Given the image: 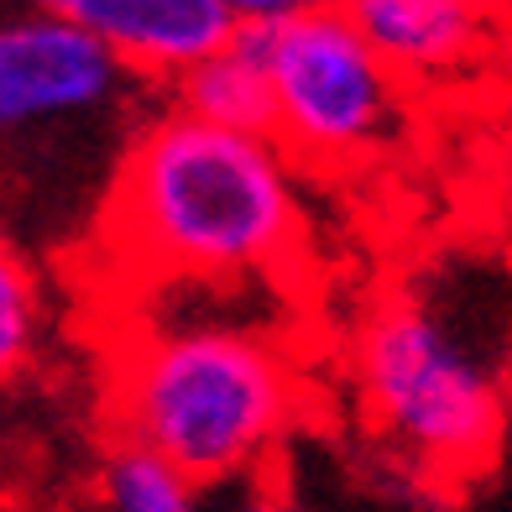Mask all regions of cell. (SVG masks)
<instances>
[{
	"instance_id": "cell-5",
	"label": "cell",
	"mask_w": 512,
	"mask_h": 512,
	"mask_svg": "<svg viewBox=\"0 0 512 512\" xmlns=\"http://www.w3.org/2000/svg\"><path fill=\"white\" fill-rule=\"evenodd\" d=\"M272 136L293 157L351 162L377 152L403 115V74L392 68L345 6H319L267 21Z\"/></svg>"
},
{
	"instance_id": "cell-12",
	"label": "cell",
	"mask_w": 512,
	"mask_h": 512,
	"mask_svg": "<svg viewBox=\"0 0 512 512\" xmlns=\"http://www.w3.org/2000/svg\"><path fill=\"white\" fill-rule=\"evenodd\" d=\"M502 37H507V53H512V0H502Z\"/></svg>"
},
{
	"instance_id": "cell-10",
	"label": "cell",
	"mask_w": 512,
	"mask_h": 512,
	"mask_svg": "<svg viewBox=\"0 0 512 512\" xmlns=\"http://www.w3.org/2000/svg\"><path fill=\"white\" fill-rule=\"evenodd\" d=\"M42 340V288L32 262L0 236V387L32 366Z\"/></svg>"
},
{
	"instance_id": "cell-4",
	"label": "cell",
	"mask_w": 512,
	"mask_h": 512,
	"mask_svg": "<svg viewBox=\"0 0 512 512\" xmlns=\"http://www.w3.org/2000/svg\"><path fill=\"white\" fill-rule=\"evenodd\" d=\"M476 324L445 293H403L361 330L366 418L424 476H476L497 450L507 356L502 340H471Z\"/></svg>"
},
{
	"instance_id": "cell-3",
	"label": "cell",
	"mask_w": 512,
	"mask_h": 512,
	"mask_svg": "<svg viewBox=\"0 0 512 512\" xmlns=\"http://www.w3.org/2000/svg\"><path fill=\"white\" fill-rule=\"evenodd\" d=\"M115 424L178 460L199 486L262 465L293 424L298 382L283 351L236 330L147 335L115 366Z\"/></svg>"
},
{
	"instance_id": "cell-9",
	"label": "cell",
	"mask_w": 512,
	"mask_h": 512,
	"mask_svg": "<svg viewBox=\"0 0 512 512\" xmlns=\"http://www.w3.org/2000/svg\"><path fill=\"white\" fill-rule=\"evenodd\" d=\"M199 497V481L178 460L121 434L100 465V507L110 512H189Z\"/></svg>"
},
{
	"instance_id": "cell-8",
	"label": "cell",
	"mask_w": 512,
	"mask_h": 512,
	"mask_svg": "<svg viewBox=\"0 0 512 512\" xmlns=\"http://www.w3.org/2000/svg\"><path fill=\"white\" fill-rule=\"evenodd\" d=\"M178 105L220 126L272 131V89H267V48L256 21H236L220 48L194 58L183 74H173Z\"/></svg>"
},
{
	"instance_id": "cell-6",
	"label": "cell",
	"mask_w": 512,
	"mask_h": 512,
	"mask_svg": "<svg viewBox=\"0 0 512 512\" xmlns=\"http://www.w3.org/2000/svg\"><path fill=\"white\" fill-rule=\"evenodd\" d=\"M95 32L147 79H173L236 32L225 0H27Z\"/></svg>"
},
{
	"instance_id": "cell-7",
	"label": "cell",
	"mask_w": 512,
	"mask_h": 512,
	"mask_svg": "<svg viewBox=\"0 0 512 512\" xmlns=\"http://www.w3.org/2000/svg\"><path fill=\"white\" fill-rule=\"evenodd\" d=\"M403 79H455L492 48V0H340Z\"/></svg>"
},
{
	"instance_id": "cell-11",
	"label": "cell",
	"mask_w": 512,
	"mask_h": 512,
	"mask_svg": "<svg viewBox=\"0 0 512 512\" xmlns=\"http://www.w3.org/2000/svg\"><path fill=\"white\" fill-rule=\"evenodd\" d=\"M319 6V0H225V11L236 21H256V27H267V21H283V16H298Z\"/></svg>"
},
{
	"instance_id": "cell-2",
	"label": "cell",
	"mask_w": 512,
	"mask_h": 512,
	"mask_svg": "<svg viewBox=\"0 0 512 512\" xmlns=\"http://www.w3.org/2000/svg\"><path fill=\"white\" fill-rule=\"evenodd\" d=\"M142 84L95 32L58 11L0 16V220L48 230L53 215H105L110 183L142 131Z\"/></svg>"
},
{
	"instance_id": "cell-1",
	"label": "cell",
	"mask_w": 512,
	"mask_h": 512,
	"mask_svg": "<svg viewBox=\"0 0 512 512\" xmlns=\"http://www.w3.org/2000/svg\"><path fill=\"white\" fill-rule=\"evenodd\" d=\"M105 241L157 277H262L298 246L288 147L272 131L162 110L110 183Z\"/></svg>"
}]
</instances>
